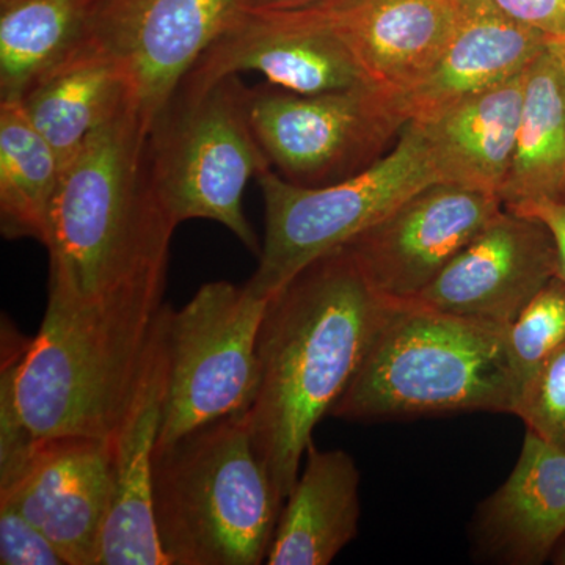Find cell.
<instances>
[{
    "mask_svg": "<svg viewBox=\"0 0 565 565\" xmlns=\"http://www.w3.org/2000/svg\"><path fill=\"white\" fill-rule=\"evenodd\" d=\"M349 0H247V11L267 14L326 13Z\"/></svg>",
    "mask_w": 565,
    "mask_h": 565,
    "instance_id": "4dcf8cb0",
    "label": "cell"
},
{
    "mask_svg": "<svg viewBox=\"0 0 565 565\" xmlns=\"http://www.w3.org/2000/svg\"><path fill=\"white\" fill-rule=\"evenodd\" d=\"M500 200L508 210L539 200L565 202V88L553 44L526 71L522 118Z\"/></svg>",
    "mask_w": 565,
    "mask_h": 565,
    "instance_id": "7402d4cb",
    "label": "cell"
},
{
    "mask_svg": "<svg viewBox=\"0 0 565 565\" xmlns=\"http://www.w3.org/2000/svg\"><path fill=\"white\" fill-rule=\"evenodd\" d=\"M390 303L345 245L319 256L270 297L256 345L258 390L245 416L282 504L315 427L355 377Z\"/></svg>",
    "mask_w": 565,
    "mask_h": 565,
    "instance_id": "6da1fadb",
    "label": "cell"
},
{
    "mask_svg": "<svg viewBox=\"0 0 565 565\" xmlns=\"http://www.w3.org/2000/svg\"><path fill=\"white\" fill-rule=\"evenodd\" d=\"M0 564L66 565L50 539L10 503H0Z\"/></svg>",
    "mask_w": 565,
    "mask_h": 565,
    "instance_id": "83f0119b",
    "label": "cell"
},
{
    "mask_svg": "<svg viewBox=\"0 0 565 565\" xmlns=\"http://www.w3.org/2000/svg\"><path fill=\"white\" fill-rule=\"evenodd\" d=\"M559 275V253L539 218L501 210L415 300L508 327Z\"/></svg>",
    "mask_w": 565,
    "mask_h": 565,
    "instance_id": "7c38bea8",
    "label": "cell"
},
{
    "mask_svg": "<svg viewBox=\"0 0 565 565\" xmlns=\"http://www.w3.org/2000/svg\"><path fill=\"white\" fill-rule=\"evenodd\" d=\"M322 14L367 81L396 95L434 70L456 28L455 0H349Z\"/></svg>",
    "mask_w": 565,
    "mask_h": 565,
    "instance_id": "e0dca14e",
    "label": "cell"
},
{
    "mask_svg": "<svg viewBox=\"0 0 565 565\" xmlns=\"http://www.w3.org/2000/svg\"><path fill=\"white\" fill-rule=\"evenodd\" d=\"M514 415L542 440L565 449V344L527 385Z\"/></svg>",
    "mask_w": 565,
    "mask_h": 565,
    "instance_id": "4316f807",
    "label": "cell"
},
{
    "mask_svg": "<svg viewBox=\"0 0 565 565\" xmlns=\"http://www.w3.org/2000/svg\"><path fill=\"white\" fill-rule=\"evenodd\" d=\"M270 297L250 282L203 285L167 305V386L158 448L226 416L247 414L259 382L258 333Z\"/></svg>",
    "mask_w": 565,
    "mask_h": 565,
    "instance_id": "ba28073f",
    "label": "cell"
},
{
    "mask_svg": "<svg viewBox=\"0 0 565 565\" xmlns=\"http://www.w3.org/2000/svg\"><path fill=\"white\" fill-rule=\"evenodd\" d=\"M18 103L66 167L93 136L132 107V90L117 58L85 39Z\"/></svg>",
    "mask_w": 565,
    "mask_h": 565,
    "instance_id": "d6986e66",
    "label": "cell"
},
{
    "mask_svg": "<svg viewBox=\"0 0 565 565\" xmlns=\"http://www.w3.org/2000/svg\"><path fill=\"white\" fill-rule=\"evenodd\" d=\"M114 492V446L62 437L40 444L28 473L0 493V503L39 527L66 565H99Z\"/></svg>",
    "mask_w": 565,
    "mask_h": 565,
    "instance_id": "5bb4252c",
    "label": "cell"
},
{
    "mask_svg": "<svg viewBox=\"0 0 565 565\" xmlns=\"http://www.w3.org/2000/svg\"><path fill=\"white\" fill-rule=\"evenodd\" d=\"M166 311L163 305L139 388L111 441L115 492L99 565H169L152 515V463L167 386Z\"/></svg>",
    "mask_w": 565,
    "mask_h": 565,
    "instance_id": "9a60e30c",
    "label": "cell"
},
{
    "mask_svg": "<svg viewBox=\"0 0 565 565\" xmlns=\"http://www.w3.org/2000/svg\"><path fill=\"white\" fill-rule=\"evenodd\" d=\"M237 74L210 84H181L152 122L147 154L156 192L174 222L222 223L259 256L244 214L247 182L270 170L248 118Z\"/></svg>",
    "mask_w": 565,
    "mask_h": 565,
    "instance_id": "8992f818",
    "label": "cell"
},
{
    "mask_svg": "<svg viewBox=\"0 0 565 565\" xmlns=\"http://www.w3.org/2000/svg\"><path fill=\"white\" fill-rule=\"evenodd\" d=\"M509 17L541 32L552 43H565V0H494Z\"/></svg>",
    "mask_w": 565,
    "mask_h": 565,
    "instance_id": "f1b7e54d",
    "label": "cell"
},
{
    "mask_svg": "<svg viewBox=\"0 0 565 565\" xmlns=\"http://www.w3.org/2000/svg\"><path fill=\"white\" fill-rule=\"evenodd\" d=\"M245 71L300 95L373 85L322 13L245 11L207 47L181 84H210Z\"/></svg>",
    "mask_w": 565,
    "mask_h": 565,
    "instance_id": "4fadbf2b",
    "label": "cell"
},
{
    "mask_svg": "<svg viewBox=\"0 0 565 565\" xmlns=\"http://www.w3.org/2000/svg\"><path fill=\"white\" fill-rule=\"evenodd\" d=\"M247 11V0H104L87 40L128 74L145 132L207 47Z\"/></svg>",
    "mask_w": 565,
    "mask_h": 565,
    "instance_id": "30bf717a",
    "label": "cell"
},
{
    "mask_svg": "<svg viewBox=\"0 0 565 565\" xmlns=\"http://www.w3.org/2000/svg\"><path fill=\"white\" fill-rule=\"evenodd\" d=\"M282 505L245 414L156 449L152 515L169 565L266 563Z\"/></svg>",
    "mask_w": 565,
    "mask_h": 565,
    "instance_id": "5b68a950",
    "label": "cell"
},
{
    "mask_svg": "<svg viewBox=\"0 0 565 565\" xmlns=\"http://www.w3.org/2000/svg\"><path fill=\"white\" fill-rule=\"evenodd\" d=\"M526 71L430 120L416 121L429 141L441 182L500 196L514 156Z\"/></svg>",
    "mask_w": 565,
    "mask_h": 565,
    "instance_id": "44dd1931",
    "label": "cell"
},
{
    "mask_svg": "<svg viewBox=\"0 0 565 565\" xmlns=\"http://www.w3.org/2000/svg\"><path fill=\"white\" fill-rule=\"evenodd\" d=\"M455 33L445 54L416 87L399 95L411 121L430 120L465 98L514 79L552 44L494 0H455Z\"/></svg>",
    "mask_w": 565,
    "mask_h": 565,
    "instance_id": "2e32d148",
    "label": "cell"
},
{
    "mask_svg": "<svg viewBox=\"0 0 565 565\" xmlns=\"http://www.w3.org/2000/svg\"><path fill=\"white\" fill-rule=\"evenodd\" d=\"M511 211L539 218L548 226L550 232L555 237L557 253H559V277L565 280V202L539 200V202L520 204V206L512 207Z\"/></svg>",
    "mask_w": 565,
    "mask_h": 565,
    "instance_id": "f546056e",
    "label": "cell"
},
{
    "mask_svg": "<svg viewBox=\"0 0 565 565\" xmlns=\"http://www.w3.org/2000/svg\"><path fill=\"white\" fill-rule=\"evenodd\" d=\"M248 118L270 169L299 188L349 180L393 150L411 122L403 99L375 85L300 95L247 88Z\"/></svg>",
    "mask_w": 565,
    "mask_h": 565,
    "instance_id": "9c48e42d",
    "label": "cell"
},
{
    "mask_svg": "<svg viewBox=\"0 0 565 565\" xmlns=\"http://www.w3.org/2000/svg\"><path fill=\"white\" fill-rule=\"evenodd\" d=\"M0 360V493L7 492L28 473L40 444L22 418L18 405V374L31 338L24 337L10 319L2 321Z\"/></svg>",
    "mask_w": 565,
    "mask_h": 565,
    "instance_id": "484cf974",
    "label": "cell"
},
{
    "mask_svg": "<svg viewBox=\"0 0 565 565\" xmlns=\"http://www.w3.org/2000/svg\"><path fill=\"white\" fill-rule=\"evenodd\" d=\"M132 107L63 170L52 210L50 297L103 303L162 297L178 223L156 192Z\"/></svg>",
    "mask_w": 565,
    "mask_h": 565,
    "instance_id": "7a4b0ae2",
    "label": "cell"
},
{
    "mask_svg": "<svg viewBox=\"0 0 565 565\" xmlns=\"http://www.w3.org/2000/svg\"><path fill=\"white\" fill-rule=\"evenodd\" d=\"M555 47L557 57H559L561 71H563L564 88H565V43H552Z\"/></svg>",
    "mask_w": 565,
    "mask_h": 565,
    "instance_id": "1f68e13d",
    "label": "cell"
},
{
    "mask_svg": "<svg viewBox=\"0 0 565 565\" xmlns=\"http://www.w3.org/2000/svg\"><path fill=\"white\" fill-rule=\"evenodd\" d=\"M516 404L539 371L565 344V280L552 278L505 329ZM516 408V405H515Z\"/></svg>",
    "mask_w": 565,
    "mask_h": 565,
    "instance_id": "d4e9b609",
    "label": "cell"
},
{
    "mask_svg": "<svg viewBox=\"0 0 565 565\" xmlns=\"http://www.w3.org/2000/svg\"><path fill=\"white\" fill-rule=\"evenodd\" d=\"M104 0H0V102H18L87 39Z\"/></svg>",
    "mask_w": 565,
    "mask_h": 565,
    "instance_id": "603a6c76",
    "label": "cell"
},
{
    "mask_svg": "<svg viewBox=\"0 0 565 565\" xmlns=\"http://www.w3.org/2000/svg\"><path fill=\"white\" fill-rule=\"evenodd\" d=\"M256 180L266 206V234L248 282L273 297L308 264L348 244L441 177L422 125L411 121L388 154L349 180L299 188L273 169Z\"/></svg>",
    "mask_w": 565,
    "mask_h": 565,
    "instance_id": "52a82bcc",
    "label": "cell"
},
{
    "mask_svg": "<svg viewBox=\"0 0 565 565\" xmlns=\"http://www.w3.org/2000/svg\"><path fill=\"white\" fill-rule=\"evenodd\" d=\"M555 563L565 565V544L556 548Z\"/></svg>",
    "mask_w": 565,
    "mask_h": 565,
    "instance_id": "d6a6232c",
    "label": "cell"
},
{
    "mask_svg": "<svg viewBox=\"0 0 565 565\" xmlns=\"http://www.w3.org/2000/svg\"><path fill=\"white\" fill-rule=\"evenodd\" d=\"M162 297L103 303L47 299L18 374V405L39 444L114 441L139 388Z\"/></svg>",
    "mask_w": 565,
    "mask_h": 565,
    "instance_id": "277c9868",
    "label": "cell"
},
{
    "mask_svg": "<svg viewBox=\"0 0 565 565\" xmlns=\"http://www.w3.org/2000/svg\"><path fill=\"white\" fill-rule=\"evenodd\" d=\"M508 327L392 300L330 416L388 422L457 412L514 414Z\"/></svg>",
    "mask_w": 565,
    "mask_h": 565,
    "instance_id": "3957f363",
    "label": "cell"
},
{
    "mask_svg": "<svg viewBox=\"0 0 565 565\" xmlns=\"http://www.w3.org/2000/svg\"><path fill=\"white\" fill-rule=\"evenodd\" d=\"M475 535L501 563H545L565 535V449L526 430L514 470L479 505Z\"/></svg>",
    "mask_w": 565,
    "mask_h": 565,
    "instance_id": "ac0fdd59",
    "label": "cell"
},
{
    "mask_svg": "<svg viewBox=\"0 0 565 565\" xmlns=\"http://www.w3.org/2000/svg\"><path fill=\"white\" fill-rule=\"evenodd\" d=\"M503 207L500 196L437 182L344 245L375 291L412 300Z\"/></svg>",
    "mask_w": 565,
    "mask_h": 565,
    "instance_id": "8fae6325",
    "label": "cell"
},
{
    "mask_svg": "<svg viewBox=\"0 0 565 565\" xmlns=\"http://www.w3.org/2000/svg\"><path fill=\"white\" fill-rule=\"evenodd\" d=\"M63 163L18 102H0V232L7 239L50 237Z\"/></svg>",
    "mask_w": 565,
    "mask_h": 565,
    "instance_id": "cb8c5ba5",
    "label": "cell"
},
{
    "mask_svg": "<svg viewBox=\"0 0 565 565\" xmlns=\"http://www.w3.org/2000/svg\"><path fill=\"white\" fill-rule=\"evenodd\" d=\"M307 463L282 505L269 565H327L359 535L360 471L343 449L307 448Z\"/></svg>",
    "mask_w": 565,
    "mask_h": 565,
    "instance_id": "ffe728a7",
    "label": "cell"
}]
</instances>
